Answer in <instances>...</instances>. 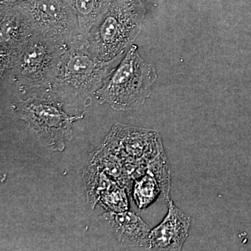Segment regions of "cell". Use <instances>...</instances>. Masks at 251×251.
I'll use <instances>...</instances> for the list:
<instances>
[{"label":"cell","mask_w":251,"mask_h":251,"mask_svg":"<svg viewBox=\"0 0 251 251\" xmlns=\"http://www.w3.org/2000/svg\"><path fill=\"white\" fill-rule=\"evenodd\" d=\"M122 56L102 61L89 50L86 38L69 45L63 54L57 75L46 92L62 104L65 110L85 113L92 103V96L103 85Z\"/></svg>","instance_id":"obj_1"},{"label":"cell","mask_w":251,"mask_h":251,"mask_svg":"<svg viewBox=\"0 0 251 251\" xmlns=\"http://www.w3.org/2000/svg\"><path fill=\"white\" fill-rule=\"evenodd\" d=\"M156 79L155 68L140 57L138 46L131 45L94 96L114 110H134L150 97Z\"/></svg>","instance_id":"obj_2"},{"label":"cell","mask_w":251,"mask_h":251,"mask_svg":"<svg viewBox=\"0 0 251 251\" xmlns=\"http://www.w3.org/2000/svg\"><path fill=\"white\" fill-rule=\"evenodd\" d=\"M145 13L140 0H111L87 36L89 50L102 61L123 55L139 34Z\"/></svg>","instance_id":"obj_3"},{"label":"cell","mask_w":251,"mask_h":251,"mask_svg":"<svg viewBox=\"0 0 251 251\" xmlns=\"http://www.w3.org/2000/svg\"><path fill=\"white\" fill-rule=\"evenodd\" d=\"M13 115L25 123L31 134L46 148L54 151L65 150L73 139L72 125L84 114L69 115L62 104L47 92L34 94L11 105Z\"/></svg>","instance_id":"obj_4"},{"label":"cell","mask_w":251,"mask_h":251,"mask_svg":"<svg viewBox=\"0 0 251 251\" xmlns=\"http://www.w3.org/2000/svg\"><path fill=\"white\" fill-rule=\"evenodd\" d=\"M71 44L35 36L27 41L9 71L20 92L49 90L57 75L62 56Z\"/></svg>","instance_id":"obj_5"},{"label":"cell","mask_w":251,"mask_h":251,"mask_svg":"<svg viewBox=\"0 0 251 251\" xmlns=\"http://www.w3.org/2000/svg\"><path fill=\"white\" fill-rule=\"evenodd\" d=\"M36 36L72 44L84 37L76 15L64 0H25L16 6Z\"/></svg>","instance_id":"obj_6"},{"label":"cell","mask_w":251,"mask_h":251,"mask_svg":"<svg viewBox=\"0 0 251 251\" xmlns=\"http://www.w3.org/2000/svg\"><path fill=\"white\" fill-rule=\"evenodd\" d=\"M0 18V73L2 80L11 70L23 46L36 35L27 18L16 8L1 6Z\"/></svg>","instance_id":"obj_7"},{"label":"cell","mask_w":251,"mask_h":251,"mask_svg":"<svg viewBox=\"0 0 251 251\" xmlns=\"http://www.w3.org/2000/svg\"><path fill=\"white\" fill-rule=\"evenodd\" d=\"M167 204L166 216L150 231L148 248L150 250L181 251L189 235L191 217L175 205L171 199L167 201Z\"/></svg>","instance_id":"obj_8"},{"label":"cell","mask_w":251,"mask_h":251,"mask_svg":"<svg viewBox=\"0 0 251 251\" xmlns=\"http://www.w3.org/2000/svg\"><path fill=\"white\" fill-rule=\"evenodd\" d=\"M101 216L110 225L117 240L122 247L149 248V236L151 229L134 212L111 211Z\"/></svg>","instance_id":"obj_9"},{"label":"cell","mask_w":251,"mask_h":251,"mask_svg":"<svg viewBox=\"0 0 251 251\" xmlns=\"http://www.w3.org/2000/svg\"><path fill=\"white\" fill-rule=\"evenodd\" d=\"M76 15L81 34L89 33L106 12L111 0H64Z\"/></svg>","instance_id":"obj_10"},{"label":"cell","mask_w":251,"mask_h":251,"mask_svg":"<svg viewBox=\"0 0 251 251\" xmlns=\"http://www.w3.org/2000/svg\"><path fill=\"white\" fill-rule=\"evenodd\" d=\"M161 193L163 194L161 182L148 168L143 175L135 179L133 199L140 209L148 207Z\"/></svg>","instance_id":"obj_11"},{"label":"cell","mask_w":251,"mask_h":251,"mask_svg":"<svg viewBox=\"0 0 251 251\" xmlns=\"http://www.w3.org/2000/svg\"><path fill=\"white\" fill-rule=\"evenodd\" d=\"M24 1L25 0H1V6L13 7Z\"/></svg>","instance_id":"obj_12"}]
</instances>
